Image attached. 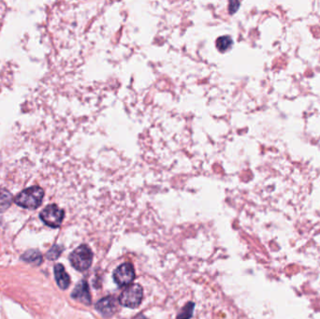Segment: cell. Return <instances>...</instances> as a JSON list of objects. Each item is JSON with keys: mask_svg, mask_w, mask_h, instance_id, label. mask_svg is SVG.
<instances>
[{"mask_svg": "<svg viewBox=\"0 0 320 319\" xmlns=\"http://www.w3.org/2000/svg\"><path fill=\"white\" fill-rule=\"evenodd\" d=\"M61 252H62V248L58 245H55L47 253L48 259L50 260L57 259V257L61 255Z\"/></svg>", "mask_w": 320, "mask_h": 319, "instance_id": "4fadbf2b", "label": "cell"}, {"mask_svg": "<svg viewBox=\"0 0 320 319\" xmlns=\"http://www.w3.org/2000/svg\"><path fill=\"white\" fill-rule=\"evenodd\" d=\"M233 40L229 36H223L217 38V47L220 52H225L232 46Z\"/></svg>", "mask_w": 320, "mask_h": 319, "instance_id": "8fae6325", "label": "cell"}, {"mask_svg": "<svg viewBox=\"0 0 320 319\" xmlns=\"http://www.w3.org/2000/svg\"><path fill=\"white\" fill-rule=\"evenodd\" d=\"M12 202H13V197L10 192L1 189L0 190V214L5 212L7 209H9Z\"/></svg>", "mask_w": 320, "mask_h": 319, "instance_id": "30bf717a", "label": "cell"}, {"mask_svg": "<svg viewBox=\"0 0 320 319\" xmlns=\"http://www.w3.org/2000/svg\"><path fill=\"white\" fill-rule=\"evenodd\" d=\"M135 278V271L130 263L120 265L113 273V279L118 287H125L131 284Z\"/></svg>", "mask_w": 320, "mask_h": 319, "instance_id": "5b68a950", "label": "cell"}, {"mask_svg": "<svg viewBox=\"0 0 320 319\" xmlns=\"http://www.w3.org/2000/svg\"><path fill=\"white\" fill-rule=\"evenodd\" d=\"M69 261L76 270L80 272L86 271L93 262V253L87 245H81L70 254Z\"/></svg>", "mask_w": 320, "mask_h": 319, "instance_id": "7a4b0ae2", "label": "cell"}, {"mask_svg": "<svg viewBox=\"0 0 320 319\" xmlns=\"http://www.w3.org/2000/svg\"><path fill=\"white\" fill-rule=\"evenodd\" d=\"M44 197V191L38 187H32L22 191L17 197H15V203L20 207L26 209H37L40 206Z\"/></svg>", "mask_w": 320, "mask_h": 319, "instance_id": "6da1fadb", "label": "cell"}, {"mask_svg": "<svg viewBox=\"0 0 320 319\" xmlns=\"http://www.w3.org/2000/svg\"><path fill=\"white\" fill-rule=\"evenodd\" d=\"M136 319H145V318H143V317H141H141H137V318H136Z\"/></svg>", "mask_w": 320, "mask_h": 319, "instance_id": "9a60e30c", "label": "cell"}, {"mask_svg": "<svg viewBox=\"0 0 320 319\" xmlns=\"http://www.w3.org/2000/svg\"><path fill=\"white\" fill-rule=\"evenodd\" d=\"M96 309L101 313L104 317H111L116 310V300L113 296H108L98 300L96 304Z\"/></svg>", "mask_w": 320, "mask_h": 319, "instance_id": "52a82bcc", "label": "cell"}, {"mask_svg": "<svg viewBox=\"0 0 320 319\" xmlns=\"http://www.w3.org/2000/svg\"><path fill=\"white\" fill-rule=\"evenodd\" d=\"M143 298V289L140 285L134 284L123 291L119 297L120 304L128 308H137L140 306Z\"/></svg>", "mask_w": 320, "mask_h": 319, "instance_id": "3957f363", "label": "cell"}, {"mask_svg": "<svg viewBox=\"0 0 320 319\" xmlns=\"http://www.w3.org/2000/svg\"><path fill=\"white\" fill-rule=\"evenodd\" d=\"M55 277L57 280V286L61 289H66L69 287L70 277L62 264H57L55 266Z\"/></svg>", "mask_w": 320, "mask_h": 319, "instance_id": "ba28073f", "label": "cell"}, {"mask_svg": "<svg viewBox=\"0 0 320 319\" xmlns=\"http://www.w3.org/2000/svg\"><path fill=\"white\" fill-rule=\"evenodd\" d=\"M71 297L75 300H79L86 305H89L91 303V296L89 292V287L87 282L83 280L80 282L74 288V290L71 293Z\"/></svg>", "mask_w": 320, "mask_h": 319, "instance_id": "8992f818", "label": "cell"}, {"mask_svg": "<svg viewBox=\"0 0 320 319\" xmlns=\"http://www.w3.org/2000/svg\"><path fill=\"white\" fill-rule=\"evenodd\" d=\"M239 6H240V2H238V1H231L229 3V11H230V13H233V12L237 11Z\"/></svg>", "mask_w": 320, "mask_h": 319, "instance_id": "5bb4252c", "label": "cell"}, {"mask_svg": "<svg viewBox=\"0 0 320 319\" xmlns=\"http://www.w3.org/2000/svg\"><path fill=\"white\" fill-rule=\"evenodd\" d=\"M22 259L25 260L26 262L38 266L42 262V255L38 250H29L22 255Z\"/></svg>", "mask_w": 320, "mask_h": 319, "instance_id": "9c48e42d", "label": "cell"}, {"mask_svg": "<svg viewBox=\"0 0 320 319\" xmlns=\"http://www.w3.org/2000/svg\"><path fill=\"white\" fill-rule=\"evenodd\" d=\"M194 303L193 302H189L183 310L180 313L179 315L177 316V319H189L192 315H193V310H194Z\"/></svg>", "mask_w": 320, "mask_h": 319, "instance_id": "7c38bea8", "label": "cell"}, {"mask_svg": "<svg viewBox=\"0 0 320 319\" xmlns=\"http://www.w3.org/2000/svg\"><path fill=\"white\" fill-rule=\"evenodd\" d=\"M64 216H65L64 211L55 204L48 205L40 213L41 220L46 225L51 226V227H54V228H57L61 225L62 221L64 219Z\"/></svg>", "mask_w": 320, "mask_h": 319, "instance_id": "277c9868", "label": "cell"}]
</instances>
